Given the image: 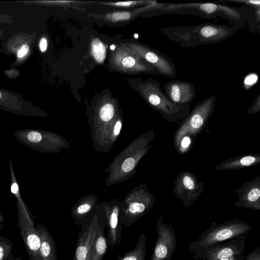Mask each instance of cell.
I'll use <instances>...</instances> for the list:
<instances>
[{"mask_svg": "<svg viewBox=\"0 0 260 260\" xmlns=\"http://www.w3.org/2000/svg\"><path fill=\"white\" fill-rule=\"evenodd\" d=\"M131 17V14L128 12H115L108 15L107 17L108 19L113 22L121 20H127Z\"/></svg>", "mask_w": 260, "mask_h": 260, "instance_id": "obj_24", "label": "cell"}, {"mask_svg": "<svg viewBox=\"0 0 260 260\" xmlns=\"http://www.w3.org/2000/svg\"><path fill=\"white\" fill-rule=\"evenodd\" d=\"M36 228L41 239V260H57L55 242L50 233L40 223L37 224Z\"/></svg>", "mask_w": 260, "mask_h": 260, "instance_id": "obj_11", "label": "cell"}, {"mask_svg": "<svg viewBox=\"0 0 260 260\" xmlns=\"http://www.w3.org/2000/svg\"><path fill=\"white\" fill-rule=\"evenodd\" d=\"M259 155H248L240 156L224 161L216 167V169L219 170L236 169L245 167H249L259 162Z\"/></svg>", "mask_w": 260, "mask_h": 260, "instance_id": "obj_14", "label": "cell"}, {"mask_svg": "<svg viewBox=\"0 0 260 260\" xmlns=\"http://www.w3.org/2000/svg\"><path fill=\"white\" fill-rule=\"evenodd\" d=\"M14 260H21V258L19 257H15L14 256Z\"/></svg>", "mask_w": 260, "mask_h": 260, "instance_id": "obj_34", "label": "cell"}, {"mask_svg": "<svg viewBox=\"0 0 260 260\" xmlns=\"http://www.w3.org/2000/svg\"><path fill=\"white\" fill-rule=\"evenodd\" d=\"M259 184L258 185L254 184V185H251L250 188L245 191L244 196L240 199V201L244 203H243L244 206L248 207L249 206H252V205H255L256 202L259 203Z\"/></svg>", "mask_w": 260, "mask_h": 260, "instance_id": "obj_18", "label": "cell"}, {"mask_svg": "<svg viewBox=\"0 0 260 260\" xmlns=\"http://www.w3.org/2000/svg\"><path fill=\"white\" fill-rule=\"evenodd\" d=\"M129 48L139 56L152 66L158 73L167 77L173 78L176 75V68L169 58L163 54L141 45L128 43Z\"/></svg>", "mask_w": 260, "mask_h": 260, "instance_id": "obj_5", "label": "cell"}, {"mask_svg": "<svg viewBox=\"0 0 260 260\" xmlns=\"http://www.w3.org/2000/svg\"><path fill=\"white\" fill-rule=\"evenodd\" d=\"M247 260H260L259 254L258 253L257 255L256 253H251Z\"/></svg>", "mask_w": 260, "mask_h": 260, "instance_id": "obj_32", "label": "cell"}, {"mask_svg": "<svg viewBox=\"0 0 260 260\" xmlns=\"http://www.w3.org/2000/svg\"><path fill=\"white\" fill-rule=\"evenodd\" d=\"M47 40L45 37H43L40 41L39 48L41 52L46 51L47 48Z\"/></svg>", "mask_w": 260, "mask_h": 260, "instance_id": "obj_30", "label": "cell"}, {"mask_svg": "<svg viewBox=\"0 0 260 260\" xmlns=\"http://www.w3.org/2000/svg\"><path fill=\"white\" fill-rule=\"evenodd\" d=\"M114 113V109L113 106L110 103H107L101 108L99 115L103 121L108 122L112 118Z\"/></svg>", "mask_w": 260, "mask_h": 260, "instance_id": "obj_22", "label": "cell"}, {"mask_svg": "<svg viewBox=\"0 0 260 260\" xmlns=\"http://www.w3.org/2000/svg\"><path fill=\"white\" fill-rule=\"evenodd\" d=\"M246 227L240 224H229L219 228L205 237L200 243L204 247L229 239L243 232Z\"/></svg>", "mask_w": 260, "mask_h": 260, "instance_id": "obj_10", "label": "cell"}, {"mask_svg": "<svg viewBox=\"0 0 260 260\" xmlns=\"http://www.w3.org/2000/svg\"><path fill=\"white\" fill-rule=\"evenodd\" d=\"M120 209L117 206L106 209L108 228V242L113 248L119 246L122 236V223L120 219Z\"/></svg>", "mask_w": 260, "mask_h": 260, "instance_id": "obj_9", "label": "cell"}, {"mask_svg": "<svg viewBox=\"0 0 260 260\" xmlns=\"http://www.w3.org/2000/svg\"><path fill=\"white\" fill-rule=\"evenodd\" d=\"M91 208L92 205L89 203H84L79 205L73 212L74 218L76 220H79L87 214L91 210Z\"/></svg>", "mask_w": 260, "mask_h": 260, "instance_id": "obj_23", "label": "cell"}, {"mask_svg": "<svg viewBox=\"0 0 260 260\" xmlns=\"http://www.w3.org/2000/svg\"><path fill=\"white\" fill-rule=\"evenodd\" d=\"M111 62L114 68L125 72L158 73L155 68L125 46L117 48L111 56Z\"/></svg>", "mask_w": 260, "mask_h": 260, "instance_id": "obj_4", "label": "cell"}, {"mask_svg": "<svg viewBox=\"0 0 260 260\" xmlns=\"http://www.w3.org/2000/svg\"><path fill=\"white\" fill-rule=\"evenodd\" d=\"M146 241L145 234H141L134 248L125 253L123 256L121 257L119 254L117 260H144L146 255Z\"/></svg>", "mask_w": 260, "mask_h": 260, "instance_id": "obj_16", "label": "cell"}, {"mask_svg": "<svg viewBox=\"0 0 260 260\" xmlns=\"http://www.w3.org/2000/svg\"><path fill=\"white\" fill-rule=\"evenodd\" d=\"M29 47L27 44H23L17 52V57L19 58H23L28 53Z\"/></svg>", "mask_w": 260, "mask_h": 260, "instance_id": "obj_28", "label": "cell"}, {"mask_svg": "<svg viewBox=\"0 0 260 260\" xmlns=\"http://www.w3.org/2000/svg\"><path fill=\"white\" fill-rule=\"evenodd\" d=\"M257 75L255 73H250L248 74L244 79L243 84L245 87L248 89L250 86L253 85L257 81Z\"/></svg>", "mask_w": 260, "mask_h": 260, "instance_id": "obj_25", "label": "cell"}, {"mask_svg": "<svg viewBox=\"0 0 260 260\" xmlns=\"http://www.w3.org/2000/svg\"><path fill=\"white\" fill-rule=\"evenodd\" d=\"M99 225L98 219L94 217L89 224L82 227L78 237L73 260H88Z\"/></svg>", "mask_w": 260, "mask_h": 260, "instance_id": "obj_7", "label": "cell"}, {"mask_svg": "<svg viewBox=\"0 0 260 260\" xmlns=\"http://www.w3.org/2000/svg\"><path fill=\"white\" fill-rule=\"evenodd\" d=\"M142 93L147 101L169 120L177 121L186 118L188 114L190 105L180 106L172 102L156 81L145 83L142 87Z\"/></svg>", "mask_w": 260, "mask_h": 260, "instance_id": "obj_2", "label": "cell"}, {"mask_svg": "<svg viewBox=\"0 0 260 260\" xmlns=\"http://www.w3.org/2000/svg\"><path fill=\"white\" fill-rule=\"evenodd\" d=\"M1 97H2V93H1V92H0V99L1 98Z\"/></svg>", "mask_w": 260, "mask_h": 260, "instance_id": "obj_38", "label": "cell"}, {"mask_svg": "<svg viewBox=\"0 0 260 260\" xmlns=\"http://www.w3.org/2000/svg\"><path fill=\"white\" fill-rule=\"evenodd\" d=\"M215 101L216 96H212L197 103L174 135L176 146H179L180 142L184 136L194 135L200 132L212 114Z\"/></svg>", "mask_w": 260, "mask_h": 260, "instance_id": "obj_3", "label": "cell"}, {"mask_svg": "<svg viewBox=\"0 0 260 260\" xmlns=\"http://www.w3.org/2000/svg\"><path fill=\"white\" fill-rule=\"evenodd\" d=\"M5 221L4 218L0 211V223H3Z\"/></svg>", "mask_w": 260, "mask_h": 260, "instance_id": "obj_33", "label": "cell"}, {"mask_svg": "<svg viewBox=\"0 0 260 260\" xmlns=\"http://www.w3.org/2000/svg\"><path fill=\"white\" fill-rule=\"evenodd\" d=\"M178 181V186H179V189H183V193H185L184 195H186L187 193H188L187 196L192 193L194 194L195 192L199 190V184L197 183L195 177L192 176L190 173H186L183 174L180 177Z\"/></svg>", "mask_w": 260, "mask_h": 260, "instance_id": "obj_17", "label": "cell"}, {"mask_svg": "<svg viewBox=\"0 0 260 260\" xmlns=\"http://www.w3.org/2000/svg\"><path fill=\"white\" fill-rule=\"evenodd\" d=\"M11 190L17 200V226L26 247L29 260H41V239L34 224V217L22 200L13 171L10 172Z\"/></svg>", "mask_w": 260, "mask_h": 260, "instance_id": "obj_1", "label": "cell"}, {"mask_svg": "<svg viewBox=\"0 0 260 260\" xmlns=\"http://www.w3.org/2000/svg\"><path fill=\"white\" fill-rule=\"evenodd\" d=\"M121 122L120 121H118L116 123L115 126H114V134L115 136H117L119 134L120 129H121Z\"/></svg>", "mask_w": 260, "mask_h": 260, "instance_id": "obj_31", "label": "cell"}, {"mask_svg": "<svg viewBox=\"0 0 260 260\" xmlns=\"http://www.w3.org/2000/svg\"><path fill=\"white\" fill-rule=\"evenodd\" d=\"M14 255H13V256L11 257V258H10V260H14Z\"/></svg>", "mask_w": 260, "mask_h": 260, "instance_id": "obj_37", "label": "cell"}, {"mask_svg": "<svg viewBox=\"0 0 260 260\" xmlns=\"http://www.w3.org/2000/svg\"><path fill=\"white\" fill-rule=\"evenodd\" d=\"M187 8H193L199 10L208 15H213L215 13H224L225 15H228L233 18H239L240 16V14L236 10L225 7L223 6L218 5L211 3L205 4H195L185 5Z\"/></svg>", "mask_w": 260, "mask_h": 260, "instance_id": "obj_13", "label": "cell"}, {"mask_svg": "<svg viewBox=\"0 0 260 260\" xmlns=\"http://www.w3.org/2000/svg\"><path fill=\"white\" fill-rule=\"evenodd\" d=\"M235 254H236V251L232 246L222 247L217 250L216 252H213L212 255H211L212 257L211 260H221L229 258Z\"/></svg>", "mask_w": 260, "mask_h": 260, "instance_id": "obj_21", "label": "cell"}, {"mask_svg": "<svg viewBox=\"0 0 260 260\" xmlns=\"http://www.w3.org/2000/svg\"><path fill=\"white\" fill-rule=\"evenodd\" d=\"M13 243L7 237L0 236V260H10L12 253Z\"/></svg>", "mask_w": 260, "mask_h": 260, "instance_id": "obj_20", "label": "cell"}, {"mask_svg": "<svg viewBox=\"0 0 260 260\" xmlns=\"http://www.w3.org/2000/svg\"><path fill=\"white\" fill-rule=\"evenodd\" d=\"M3 228V225L0 223V230Z\"/></svg>", "mask_w": 260, "mask_h": 260, "instance_id": "obj_36", "label": "cell"}, {"mask_svg": "<svg viewBox=\"0 0 260 260\" xmlns=\"http://www.w3.org/2000/svg\"><path fill=\"white\" fill-rule=\"evenodd\" d=\"M163 89L169 100L180 106L190 105L196 94L194 85L184 81H170Z\"/></svg>", "mask_w": 260, "mask_h": 260, "instance_id": "obj_6", "label": "cell"}, {"mask_svg": "<svg viewBox=\"0 0 260 260\" xmlns=\"http://www.w3.org/2000/svg\"><path fill=\"white\" fill-rule=\"evenodd\" d=\"M199 41L211 43L225 39L232 34V28L212 24H204L194 28Z\"/></svg>", "mask_w": 260, "mask_h": 260, "instance_id": "obj_8", "label": "cell"}, {"mask_svg": "<svg viewBox=\"0 0 260 260\" xmlns=\"http://www.w3.org/2000/svg\"><path fill=\"white\" fill-rule=\"evenodd\" d=\"M140 2L136 1H128V2H117V3H108V5H111L116 6H121V7H128L133 5H135L136 4L139 3Z\"/></svg>", "mask_w": 260, "mask_h": 260, "instance_id": "obj_29", "label": "cell"}, {"mask_svg": "<svg viewBox=\"0 0 260 260\" xmlns=\"http://www.w3.org/2000/svg\"><path fill=\"white\" fill-rule=\"evenodd\" d=\"M136 162L133 158H127L122 163L121 169L125 172L131 171L135 166Z\"/></svg>", "mask_w": 260, "mask_h": 260, "instance_id": "obj_26", "label": "cell"}, {"mask_svg": "<svg viewBox=\"0 0 260 260\" xmlns=\"http://www.w3.org/2000/svg\"><path fill=\"white\" fill-rule=\"evenodd\" d=\"M91 53L95 60L99 63H103L106 57V47L98 38L93 39L90 45Z\"/></svg>", "mask_w": 260, "mask_h": 260, "instance_id": "obj_19", "label": "cell"}, {"mask_svg": "<svg viewBox=\"0 0 260 260\" xmlns=\"http://www.w3.org/2000/svg\"><path fill=\"white\" fill-rule=\"evenodd\" d=\"M231 257L229 258H226V259H221V260H233V259H232Z\"/></svg>", "mask_w": 260, "mask_h": 260, "instance_id": "obj_35", "label": "cell"}, {"mask_svg": "<svg viewBox=\"0 0 260 260\" xmlns=\"http://www.w3.org/2000/svg\"><path fill=\"white\" fill-rule=\"evenodd\" d=\"M108 240L105 237L104 230L99 225L95 238L92 245L88 260H103L108 247Z\"/></svg>", "mask_w": 260, "mask_h": 260, "instance_id": "obj_12", "label": "cell"}, {"mask_svg": "<svg viewBox=\"0 0 260 260\" xmlns=\"http://www.w3.org/2000/svg\"><path fill=\"white\" fill-rule=\"evenodd\" d=\"M191 143V139L188 136H184L180 142L179 148L180 152H184L186 151Z\"/></svg>", "mask_w": 260, "mask_h": 260, "instance_id": "obj_27", "label": "cell"}, {"mask_svg": "<svg viewBox=\"0 0 260 260\" xmlns=\"http://www.w3.org/2000/svg\"><path fill=\"white\" fill-rule=\"evenodd\" d=\"M157 231L159 234V237L156 243L154 252L151 260H167L168 256H171V244L165 240V230L160 228L158 225Z\"/></svg>", "mask_w": 260, "mask_h": 260, "instance_id": "obj_15", "label": "cell"}]
</instances>
